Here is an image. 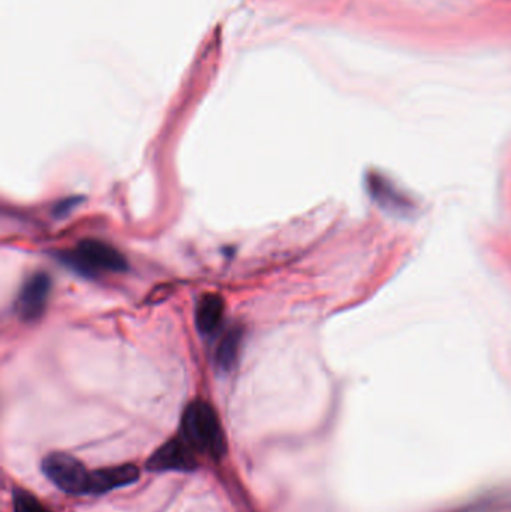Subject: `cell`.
<instances>
[{
  "label": "cell",
  "instance_id": "8992f818",
  "mask_svg": "<svg viewBox=\"0 0 511 512\" xmlns=\"http://www.w3.org/2000/svg\"><path fill=\"white\" fill-rule=\"evenodd\" d=\"M140 478L135 465L113 466L90 472L89 495H104L120 487L129 486Z\"/></svg>",
  "mask_w": 511,
  "mask_h": 512
},
{
  "label": "cell",
  "instance_id": "30bf717a",
  "mask_svg": "<svg viewBox=\"0 0 511 512\" xmlns=\"http://www.w3.org/2000/svg\"><path fill=\"white\" fill-rule=\"evenodd\" d=\"M75 203H77V201H75L74 198H72V200L62 201V203H60L59 206L56 207V215H65V213H68L69 210H71L72 207H74Z\"/></svg>",
  "mask_w": 511,
  "mask_h": 512
},
{
  "label": "cell",
  "instance_id": "9c48e42d",
  "mask_svg": "<svg viewBox=\"0 0 511 512\" xmlns=\"http://www.w3.org/2000/svg\"><path fill=\"white\" fill-rule=\"evenodd\" d=\"M14 512H48L47 508L26 490L14 493Z\"/></svg>",
  "mask_w": 511,
  "mask_h": 512
},
{
  "label": "cell",
  "instance_id": "277c9868",
  "mask_svg": "<svg viewBox=\"0 0 511 512\" xmlns=\"http://www.w3.org/2000/svg\"><path fill=\"white\" fill-rule=\"evenodd\" d=\"M51 280L45 273H35L23 283L15 300V313L24 322H35L44 315L50 298Z\"/></svg>",
  "mask_w": 511,
  "mask_h": 512
},
{
  "label": "cell",
  "instance_id": "7a4b0ae2",
  "mask_svg": "<svg viewBox=\"0 0 511 512\" xmlns=\"http://www.w3.org/2000/svg\"><path fill=\"white\" fill-rule=\"evenodd\" d=\"M59 258L72 270L86 277H95L102 271L123 273L128 270L125 256L99 240H83L74 251L62 252Z\"/></svg>",
  "mask_w": 511,
  "mask_h": 512
},
{
  "label": "cell",
  "instance_id": "6da1fadb",
  "mask_svg": "<svg viewBox=\"0 0 511 512\" xmlns=\"http://www.w3.org/2000/svg\"><path fill=\"white\" fill-rule=\"evenodd\" d=\"M180 433L195 453L213 460H221L227 453V441L218 414L204 400L189 403L182 415Z\"/></svg>",
  "mask_w": 511,
  "mask_h": 512
},
{
  "label": "cell",
  "instance_id": "5b68a950",
  "mask_svg": "<svg viewBox=\"0 0 511 512\" xmlns=\"http://www.w3.org/2000/svg\"><path fill=\"white\" fill-rule=\"evenodd\" d=\"M198 468L197 453L185 439H171L147 460L146 469L152 472H192Z\"/></svg>",
  "mask_w": 511,
  "mask_h": 512
},
{
  "label": "cell",
  "instance_id": "ba28073f",
  "mask_svg": "<svg viewBox=\"0 0 511 512\" xmlns=\"http://www.w3.org/2000/svg\"><path fill=\"white\" fill-rule=\"evenodd\" d=\"M242 342L243 330L240 327L231 328L222 336L215 354L216 369L219 372L228 373L234 369Z\"/></svg>",
  "mask_w": 511,
  "mask_h": 512
},
{
  "label": "cell",
  "instance_id": "52a82bcc",
  "mask_svg": "<svg viewBox=\"0 0 511 512\" xmlns=\"http://www.w3.org/2000/svg\"><path fill=\"white\" fill-rule=\"evenodd\" d=\"M225 303L221 295L207 294L195 307V325L201 334L215 333L224 319Z\"/></svg>",
  "mask_w": 511,
  "mask_h": 512
},
{
  "label": "cell",
  "instance_id": "3957f363",
  "mask_svg": "<svg viewBox=\"0 0 511 512\" xmlns=\"http://www.w3.org/2000/svg\"><path fill=\"white\" fill-rule=\"evenodd\" d=\"M42 471L63 493L89 495L90 472L75 457L63 453L50 454L42 462Z\"/></svg>",
  "mask_w": 511,
  "mask_h": 512
}]
</instances>
